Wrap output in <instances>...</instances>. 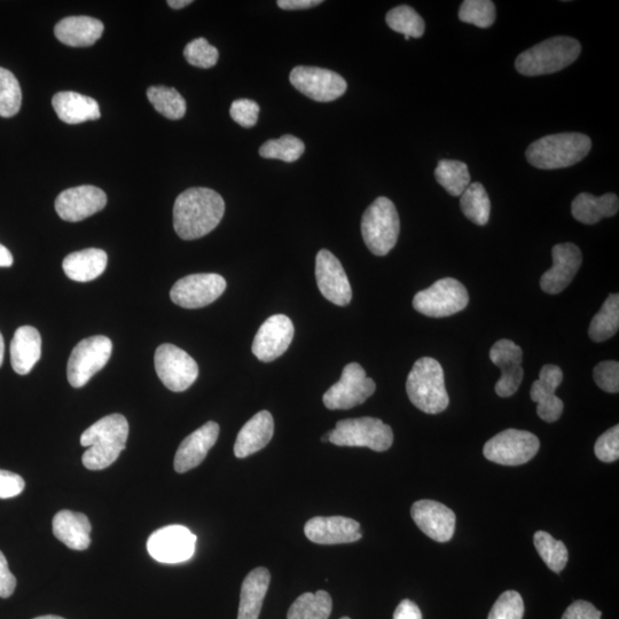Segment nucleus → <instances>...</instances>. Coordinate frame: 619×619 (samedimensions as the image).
I'll return each mask as SVG.
<instances>
[{"label": "nucleus", "instance_id": "obj_47", "mask_svg": "<svg viewBox=\"0 0 619 619\" xmlns=\"http://www.w3.org/2000/svg\"><path fill=\"white\" fill-rule=\"evenodd\" d=\"M230 114L234 122L244 128H252L257 123L260 115V106L250 99H238L233 101Z\"/></svg>", "mask_w": 619, "mask_h": 619}, {"label": "nucleus", "instance_id": "obj_13", "mask_svg": "<svg viewBox=\"0 0 619 619\" xmlns=\"http://www.w3.org/2000/svg\"><path fill=\"white\" fill-rule=\"evenodd\" d=\"M226 280L216 273L191 274L171 288L172 302L184 309H200L214 303L223 295Z\"/></svg>", "mask_w": 619, "mask_h": 619}, {"label": "nucleus", "instance_id": "obj_55", "mask_svg": "<svg viewBox=\"0 0 619 619\" xmlns=\"http://www.w3.org/2000/svg\"><path fill=\"white\" fill-rule=\"evenodd\" d=\"M5 355V342L2 333H0V367H2Z\"/></svg>", "mask_w": 619, "mask_h": 619}, {"label": "nucleus", "instance_id": "obj_10", "mask_svg": "<svg viewBox=\"0 0 619 619\" xmlns=\"http://www.w3.org/2000/svg\"><path fill=\"white\" fill-rule=\"evenodd\" d=\"M540 448L538 437L526 430L507 429L484 445V457L498 465L520 466L535 458Z\"/></svg>", "mask_w": 619, "mask_h": 619}, {"label": "nucleus", "instance_id": "obj_57", "mask_svg": "<svg viewBox=\"0 0 619 619\" xmlns=\"http://www.w3.org/2000/svg\"><path fill=\"white\" fill-rule=\"evenodd\" d=\"M321 442H324V443L329 442V433L321 437Z\"/></svg>", "mask_w": 619, "mask_h": 619}, {"label": "nucleus", "instance_id": "obj_24", "mask_svg": "<svg viewBox=\"0 0 619 619\" xmlns=\"http://www.w3.org/2000/svg\"><path fill=\"white\" fill-rule=\"evenodd\" d=\"M219 436L218 423L209 421L190 436H187L175 457V470L179 474L190 472L206 459L207 454L216 444Z\"/></svg>", "mask_w": 619, "mask_h": 619}, {"label": "nucleus", "instance_id": "obj_29", "mask_svg": "<svg viewBox=\"0 0 619 619\" xmlns=\"http://www.w3.org/2000/svg\"><path fill=\"white\" fill-rule=\"evenodd\" d=\"M104 23L90 17H69L61 20L54 28V34L61 43L73 47L91 46L104 33Z\"/></svg>", "mask_w": 619, "mask_h": 619}, {"label": "nucleus", "instance_id": "obj_28", "mask_svg": "<svg viewBox=\"0 0 619 619\" xmlns=\"http://www.w3.org/2000/svg\"><path fill=\"white\" fill-rule=\"evenodd\" d=\"M54 111L67 124H80L100 119L96 100L76 92H59L52 99Z\"/></svg>", "mask_w": 619, "mask_h": 619}, {"label": "nucleus", "instance_id": "obj_56", "mask_svg": "<svg viewBox=\"0 0 619 619\" xmlns=\"http://www.w3.org/2000/svg\"><path fill=\"white\" fill-rule=\"evenodd\" d=\"M34 619H65V618H62L60 616H54V615H46V616L36 617Z\"/></svg>", "mask_w": 619, "mask_h": 619}, {"label": "nucleus", "instance_id": "obj_30", "mask_svg": "<svg viewBox=\"0 0 619 619\" xmlns=\"http://www.w3.org/2000/svg\"><path fill=\"white\" fill-rule=\"evenodd\" d=\"M271 582L270 571L256 568L242 583L238 619H258Z\"/></svg>", "mask_w": 619, "mask_h": 619}, {"label": "nucleus", "instance_id": "obj_9", "mask_svg": "<svg viewBox=\"0 0 619 619\" xmlns=\"http://www.w3.org/2000/svg\"><path fill=\"white\" fill-rule=\"evenodd\" d=\"M113 343L106 336L84 339L72 351L67 366V378L74 388H82L94 374L107 365L112 356Z\"/></svg>", "mask_w": 619, "mask_h": 619}, {"label": "nucleus", "instance_id": "obj_3", "mask_svg": "<svg viewBox=\"0 0 619 619\" xmlns=\"http://www.w3.org/2000/svg\"><path fill=\"white\" fill-rule=\"evenodd\" d=\"M590 137L583 133H558L540 138L532 143L526 153L531 166L542 170H555L575 166L589 155Z\"/></svg>", "mask_w": 619, "mask_h": 619}, {"label": "nucleus", "instance_id": "obj_18", "mask_svg": "<svg viewBox=\"0 0 619 619\" xmlns=\"http://www.w3.org/2000/svg\"><path fill=\"white\" fill-rule=\"evenodd\" d=\"M294 339L293 321L285 315H274L258 329L253 354L264 363L284 355Z\"/></svg>", "mask_w": 619, "mask_h": 619}, {"label": "nucleus", "instance_id": "obj_8", "mask_svg": "<svg viewBox=\"0 0 619 619\" xmlns=\"http://www.w3.org/2000/svg\"><path fill=\"white\" fill-rule=\"evenodd\" d=\"M468 303L466 287L456 279L444 278L415 295L413 308L427 317L444 318L465 310Z\"/></svg>", "mask_w": 619, "mask_h": 619}, {"label": "nucleus", "instance_id": "obj_5", "mask_svg": "<svg viewBox=\"0 0 619 619\" xmlns=\"http://www.w3.org/2000/svg\"><path fill=\"white\" fill-rule=\"evenodd\" d=\"M406 391L411 403L422 412L438 414L448 409L450 398L443 367L434 358L423 357L414 364L407 378Z\"/></svg>", "mask_w": 619, "mask_h": 619}, {"label": "nucleus", "instance_id": "obj_32", "mask_svg": "<svg viewBox=\"0 0 619 619\" xmlns=\"http://www.w3.org/2000/svg\"><path fill=\"white\" fill-rule=\"evenodd\" d=\"M618 209L619 200L613 193H607L602 197L582 193L577 195L571 205V213L576 221L587 225L597 224L603 218L615 216Z\"/></svg>", "mask_w": 619, "mask_h": 619}, {"label": "nucleus", "instance_id": "obj_45", "mask_svg": "<svg viewBox=\"0 0 619 619\" xmlns=\"http://www.w3.org/2000/svg\"><path fill=\"white\" fill-rule=\"evenodd\" d=\"M594 381L606 393L617 394L619 391V364L614 360L602 362L594 367Z\"/></svg>", "mask_w": 619, "mask_h": 619}, {"label": "nucleus", "instance_id": "obj_26", "mask_svg": "<svg viewBox=\"0 0 619 619\" xmlns=\"http://www.w3.org/2000/svg\"><path fill=\"white\" fill-rule=\"evenodd\" d=\"M52 528L54 536L70 550H88L92 530L88 516L72 511H61L54 516Z\"/></svg>", "mask_w": 619, "mask_h": 619}, {"label": "nucleus", "instance_id": "obj_37", "mask_svg": "<svg viewBox=\"0 0 619 619\" xmlns=\"http://www.w3.org/2000/svg\"><path fill=\"white\" fill-rule=\"evenodd\" d=\"M148 100L153 107L169 120L183 119L186 113V101L176 89L167 86H152L147 90Z\"/></svg>", "mask_w": 619, "mask_h": 619}, {"label": "nucleus", "instance_id": "obj_38", "mask_svg": "<svg viewBox=\"0 0 619 619\" xmlns=\"http://www.w3.org/2000/svg\"><path fill=\"white\" fill-rule=\"evenodd\" d=\"M387 25L398 34H403L406 41L412 38H420L425 34V21L417 11L410 6L402 5L388 12Z\"/></svg>", "mask_w": 619, "mask_h": 619}, {"label": "nucleus", "instance_id": "obj_23", "mask_svg": "<svg viewBox=\"0 0 619 619\" xmlns=\"http://www.w3.org/2000/svg\"><path fill=\"white\" fill-rule=\"evenodd\" d=\"M563 380L559 366L545 365L539 373V379L532 385L530 396L537 403L539 418L546 422H555L561 418L563 402L555 395Z\"/></svg>", "mask_w": 619, "mask_h": 619}, {"label": "nucleus", "instance_id": "obj_34", "mask_svg": "<svg viewBox=\"0 0 619 619\" xmlns=\"http://www.w3.org/2000/svg\"><path fill=\"white\" fill-rule=\"evenodd\" d=\"M619 296L610 294L602 308L591 321L589 335L594 342H605L618 332Z\"/></svg>", "mask_w": 619, "mask_h": 619}, {"label": "nucleus", "instance_id": "obj_43", "mask_svg": "<svg viewBox=\"0 0 619 619\" xmlns=\"http://www.w3.org/2000/svg\"><path fill=\"white\" fill-rule=\"evenodd\" d=\"M184 57L188 64L194 67L208 69L216 66L219 53L215 46L209 44L207 39L197 38L186 45Z\"/></svg>", "mask_w": 619, "mask_h": 619}, {"label": "nucleus", "instance_id": "obj_33", "mask_svg": "<svg viewBox=\"0 0 619 619\" xmlns=\"http://www.w3.org/2000/svg\"><path fill=\"white\" fill-rule=\"evenodd\" d=\"M332 609L333 601L327 592L304 593L289 608L287 619H328Z\"/></svg>", "mask_w": 619, "mask_h": 619}, {"label": "nucleus", "instance_id": "obj_16", "mask_svg": "<svg viewBox=\"0 0 619 619\" xmlns=\"http://www.w3.org/2000/svg\"><path fill=\"white\" fill-rule=\"evenodd\" d=\"M107 205V195L99 187L84 185L59 194L56 210L61 219L76 223L99 213Z\"/></svg>", "mask_w": 619, "mask_h": 619}, {"label": "nucleus", "instance_id": "obj_54", "mask_svg": "<svg viewBox=\"0 0 619 619\" xmlns=\"http://www.w3.org/2000/svg\"><path fill=\"white\" fill-rule=\"evenodd\" d=\"M192 4V0H169L168 5L171 9L180 10Z\"/></svg>", "mask_w": 619, "mask_h": 619}, {"label": "nucleus", "instance_id": "obj_1", "mask_svg": "<svg viewBox=\"0 0 619 619\" xmlns=\"http://www.w3.org/2000/svg\"><path fill=\"white\" fill-rule=\"evenodd\" d=\"M224 213L225 202L217 192L205 187L188 188L175 202V231L183 240L200 239L216 229Z\"/></svg>", "mask_w": 619, "mask_h": 619}, {"label": "nucleus", "instance_id": "obj_4", "mask_svg": "<svg viewBox=\"0 0 619 619\" xmlns=\"http://www.w3.org/2000/svg\"><path fill=\"white\" fill-rule=\"evenodd\" d=\"M581 52L582 46L577 39L553 37L521 53L515 67L523 76L554 74L574 64Z\"/></svg>", "mask_w": 619, "mask_h": 619}, {"label": "nucleus", "instance_id": "obj_2", "mask_svg": "<svg viewBox=\"0 0 619 619\" xmlns=\"http://www.w3.org/2000/svg\"><path fill=\"white\" fill-rule=\"evenodd\" d=\"M129 423L122 414H111L93 423L81 436V445L88 448L83 465L90 470H103L113 465L125 449Z\"/></svg>", "mask_w": 619, "mask_h": 619}, {"label": "nucleus", "instance_id": "obj_7", "mask_svg": "<svg viewBox=\"0 0 619 619\" xmlns=\"http://www.w3.org/2000/svg\"><path fill=\"white\" fill-rule=\"evenodd\" d=\"M329 442L349 448H368L385 452L394 443V433L390 426L376 418L347 419L336 423L329 432Z\"/></svg>", "mask_w": 619, "mask_h": 619}, {"label": "nucleus", "instance_id": "obj_53", "mask_svg": "<svg viewBox=\"0 0 619 619\" xmlns=\"http://www.w3.org/2000/svg\"><path fill=\"white\" fill-rule=\"evenodd\" d=\"M13 262V255L10 250L0 244V268H10Z\"/></svg>", "mask_w": 619, "mask_h": 619}, {"label": "nucleus", "instance_id": "obj_46", "mask_svg": "<svg viewBox=\"0 0 619 619\" xmlns=\"http://www.w3.org/2000/svg\"><path fill=\"white\" fill-rule=\"evenodd\" d=\"M595 456L603 462H614L619 458V427L607 430L594 446Z\"/></svg>", "mask_w": 619, "mask_h": 619}, {"label": "nucleus", "instance_id": "obj_25", "mask_svg": "<svg viewBox=\"0 0 619 619\" xmlns=\"http://www.w3.org/2000/svg\"><path fill=\"white\" fill-rule=\"evenodd\" d=\"M274 434V421L269 411L258 412L240 430L234 444L235 457L244 459L261 451L270 443Z\"/></svg>", "mask_w": 619, "mask_h": 619}, {"label": "nucleus", "instance_id": "obj_36", "mask_svg": "<svg viewBox=\"0 0 619 619\" xmlns=\"http://www.w3.org/2000/svg\"><path fill=\"white\" fill-rule=\"evenodd\" d=\"M435 177L452 197H461L470 185L467 164L454 160H441L435 170Z\"/></svg>", "mask_w": 619, "mask_h": 619}, {"label": "nucleus", "instance_id": "obj_17", "mask_svg": "<svg viewBox=\"0 0 619 619\" xmlns=\"http://www.w3.org/2000/svg\"><path fill=\"white\" fill-rule=\"evenodd\" d=\"M316 278L319 291L326 300L339 307H347L352 299L347 273L338 258L326 249L317 254Z\"/></svg>", "mask_w": 619, "mask_h": 619}, {"label": "nucleus", "instance_id": "obj_31", "mask_svg": "<svg viewBox=\"0 0 619 619\" xmlns=\"http://www.w3.org/2000/svg\"><path fill=\"white\" fill-rule=\"evenodd\" d=\"M107 262L108 256L104 250L89 248L69 254L62 263V269L69 279L89 282L105 272Z\"/></svg>", "mask_w": 619, "mask_h": 619}, {"label": "nucleus", "instance_id": "obj_22", "mask_svg": "<svg viewBox=\"0 0 619 619\" xmlns=\"http://www.w3.org/2000/svg\"><path fill=\"white\" fill-rule=\"evenodd\" d=\"M490 359L501 370L495 387L498 396L507 398L519 390L523 380V351L511 340H500L490 350Z\"/></svg>", "mask_w": 619, "mask_h": 619}, {"label": "nucleus", "instance_id": "obj_14", "mask_svg": "<svg viewBox=\"0 0 619 619\" xmlns=\"http://www.w3.org/2000/svg\"><path fill=\"white\" fill-rule=\"evenodd\" d=\"M289 80L296 90L319 103L339 99L348 89V84L341 75L324 68L295 67Z\"/></svg>", "mask_w": 619, "mask_h": 619}, {"label": "nucleus", "instance_id": "obj_52", "mask_svg": "<svg viewBox=\"0 0 619 619\" xmlns=\"http://www.w3.org/2000/svg\"><path fill=\"white\" fill-rule=\"evenodd\" d=\"M280 9L287 11L307 10L323 4L321 0H279L277 3Z\"/></svg>", "mask_w": 619, "mask_h": 619}, {"label": "nucleus", "instance_id": "obj_19", "mask_svg": "<svg viewBox=\"0 0 619 619\" xmlns=\"http://www.w3.org/2000/svg\"><path fill=\"white\" fill-rule=\"evenodd\" d=\"M411 516L423 534L435 542H449L456 531V514L449 507L437 501H417L411 508Z\"/></svg>", "mask_w": 619, "mask_h": 619}, {"label": "nucleus", "instance_id": "obj_20", "mask_svg": "<svg viewBox=\"0 0 619 619\" xmlns=\"http://www.w3.org/2000/svg\"><path fill=\"white\" fill-rule=\"evenodd\" d=\"M305 536L319 545H339L356 543L362 539L360 524L344 516H317L304 527Z\"/></svg>", "mask_w": 619, "mask_h": 619}, {"label": "nucleus", "instance_id": "obj_12", "mask_svg": "<svg viewBox=\"0 0 619 619\" xmlns=\"http://www.w3.org/2000/svg\"><path fill=\"white\" fill-rule=\"evenodd\" d=\"M375 389V382L364 368L351 363L343 368L340 381L326 391L323 402L328 410H350L365 403Z\"/></svg>", "mask_w": 619, "mask_h": 619}, {"label": "nucleus", "instance_id": "obj_50", "mask_svg": "<svg viewBox=\"0 0 619 619\" xmlns=\"http://www.w3.org/2000/svg\"><path fill=\"white\" fill-rule=\"evenodd\" d=\"M15 587H17V578L11 573L9 562H7L3 552L0 551V598H10Z\"/></svg>", "mask_w": 619, "mask_h": 619}, {"label": "nucleus", "instance_id": "obj_27", "mask_svg": "<svg viewBox=\"0 0 619 619\" xmlns=\"http://www.w3.org/2000/svg\"><path fill=\"white\" fill-rule=\"evenodd\" d=\"M42 357V338L35 327L17 329L11 342V363L15 373L27 375Z\"/></svg>", "mask_w": 619, "mask_h": 619}, {"label": "nucleus", "instance_id": "obj_21", "mask_svg": "<svg viewBox=\"0 0 619 619\" xmlns=\"http://www.w3.org/2000/svg\"><path fill=\"white\" fill-rule=\"evenodd\" d=\"M553 266L543 274L540 287L547 294H560L574 280L583 262L581 249L576 245L561 244L553 247Z\"/></svg>", "mask_w": 619, "mask_h": 619}, {"label": "nucleus", "instance_id": "obj_44", "mask_svg": "<svg viewBox=\"0 0 619 619\" xmlns=\"http://www.w3.org/2000/svg\"><path fill=\"white\" fill-rule=\"evenodd\" d=\"M524 602L519 592L507 591L493 605L488 619H523Z\"/></svg>", "mask_w": 619, "mask_h": 619}, {"label": "nucleus", "instance_id": "obj_49", "mask_svg": "<svg viewBox=\"0 0 619 619\" xmlns=\"http://www.w3.org/2000/svg\"><path fill=\"white\" fill-rule=\"evenodd\" d=\"M602 613L587 601H576L563 614L562 619H601Z\"/></svg>", "mask_w": 619, "mask_h": 619}, {"label": "nucleus", "instance_id": "obj_15", "mask_svg": "<svg viewBox=\"0 0 619 619\" xmlns=\"http://www.w3.org/2000/svg\"><path fill=\"white\" fill-rule=\"evenodd\" d=\"M197 546V536L184 526H168L156 530L148 538L147 550L161 563H180L190 560Z\"/></svg>", "mask_w": 619, "mask_h": 619}, {"label": "nucleus", "instance_id": "obj_40", "mask_svg": "<svg viewBox=\"0 0 619 619\" xmlns=\"http://www.w3.org/2000/svg\"><path fill=\"white\" fill-rule=\"evenodd\" d=\"M304 151L305 146L301 139L292 135H285L279 139L266 141L260 148V155L264 159L292 163L299 160Z\"/></svg>", "mask_w": 619, "mask_h": 619}, {"label": "nucleus", "instance_id": "obj_6", "mask_svg": "<svg viewBox=\"0 0 619 619\" xmlns=\"http://www.w3.org/2000/svg\"><path fill=\"white\" fill-rule=\"evenodd\" d=\"M401 231L394 202L385 197L376 199L364 213L362 234L368 249L376 256H386L397 244Z\"/></svg>", "mask_w": 619, "mask_h": 619}, {"label": "nucleus", "instance_id": "obj_35", "mask_svg": "<svg viewBox=\"0 0 619 619\" xmlns=\"http://www.w3.org/2000/svg\"><path fill=\"white\" fill-rule=\"evenodd\" d=\"M462 213L476 225H487L491 213V202L481 183L470 184L461 194Z\"/></svg>", "mask_w": 619, "mask_h": 619}, {"label": "nucleus", "instance_id": "obj_58", "mask_svg": "<svg viewBox=\"0 0 619 619\" xmlns=\"http://www.w3.org/2000/svg\"><path fill=\"white\" fill-rule=\"evenodd\" d=\"M340 619H351V618H349V617H342V618H340Z\"/></svg>", "mask_w": 619, "mask_h": 619}, {"label": "nucleus", "instance_id": "obj_41", "mask_svg": "<svg viewBox=\"0 0 619 619\" xmlns=\"http://www.w3.org/2000/svg\"><path fill=\"white\" fill-rule=\"evenodd\" d=\"M22 91L17 77L0 67V116L13 117L20 112Z\"/></svg>", "mask_w": 619, "mask_h": 619}, {"label": "nucleus", "instance_id": "obj_51", "mask_svg": "<svg viewBox=\"0 0 619 619\" xmlns=\"http://www.w3.org/2000/svg\"><path fill=\"white\" fill-rule=\"evenodd\" d=\"M394 619H422L421 610L413 601L405 599L395 610Z\"/></svg>", "mask_w": 619, "mask_h": 619}, {"label": "nucleus", "instance_id": "obj_39", "mask_svg": "<svg viewBox=\"0 0 619 619\" xmlns=\"http://www.w3.org/2000/svg\"><path fill=\"white\" fill-rule=\"evenodd\" d=\"M534 543L540 558L546 563L553 573L560 574L566 568L569 554L566 545L560 540L554 539L545 531H537L534 537Z\"/></svg>", "mask_w": 619, "mask_h": 619}, {"label": "nucleus", "instance_id": "obj_11", "mask_svg": "<svg viewBox=\"0 0 619 619\" xmlns=\"http://www.w3.org/2000/svg\"><path fill=\"white\" fill-rule=\"evenodd\" d=\"M154 363L159 379L174 393H183L199 376L197 362L174 344H162L156 349Z\"/></svg>", "mask_w": 619, "mask_h": 619}, {"label": "nucleus", "instance_id": "obj_48", "mask_svg": "<svg viewBox=\"0 0 619 619\" xmlns=\"http://www.w3.org/2000/svg\"><path fill=\"white\" fill-rule=\"evenodd\" d=\"M26 482L18 474L0 469V499H10L21 495Z\"/></svg>", "mask_w": 619, "mask_h": 619}, {"label": "nucleus", "instance_id": "obj_42", "mask_svg": "<svg viewBox=\"0 0 619 619\" xmlns=\"http://www.w3.org/2000/svg\"><path fill=\"white\" fill-rule=\"evenodd\" d=\"M459 19L479 28H489L496 20V6L491 0H465L460 7Z\"/></svg>", "mask_w": 619, "mask_h": 619}]
</instances>
